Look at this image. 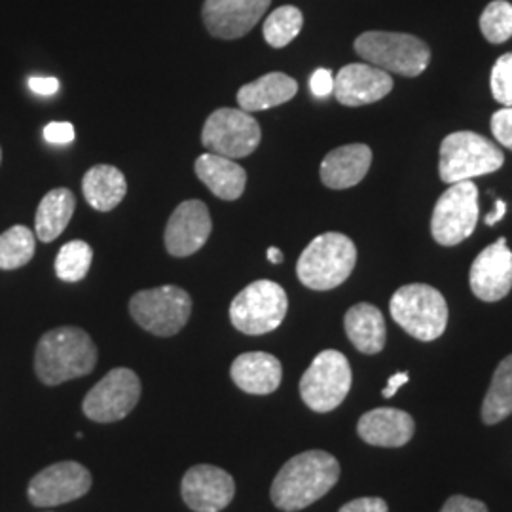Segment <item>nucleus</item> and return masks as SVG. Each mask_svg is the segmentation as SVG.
Here are the masks:
<instances>
[{
	"instance_id": "1",
	"label": "nucleus",
	"mask_w": 512,
	"mask_h": 512,
	"mask_svg": "<svg viewBox=\"0 0 512 512\" xmlns=\"http://www.w3.org/2000/svg\"><path fill=\"white\" fill-rule=\"evenodd\" d=\"M340 478V463L329 452L308 450L289 459L275 476L272 501L285 512L310 507L329 494Z\"/></svg>"
},
{
	"instance_id": "2",
	"label": "nucleus",
	"mask_w": 512,
	"mask_h": 512,
	"mask_svg": "<svg viewBox=\"0 0 512 512\" xmlns=\"http://www.w3.org/2000/svg\"><path fill=\"white\" fill-rule=\"evenodd\" d=\"M97 365L92 336L78 327H57L42 334L35 351V372L44 385L88 376Z\"/></svg>"
},
{
	"instance_id": "3",
	"label": "nucleus",
	"mask_w": 512,
	"mask_h": 512,
	"mask_svg": "<svg viewBox=\"0 0 512 512\" xmlns=\"http://www.w3.org/2000/svg\"><path fill=\"white\" fill-rule=\"evenodd\" d=\"M357 264L355 243L338 232L321 234L298 258L296 275L311 291H330L348 279Z\"/></svg>"
},
{
	"instance_id": "4",
	"label": "nucleus",
	"mask_w": 512,
	"mask_h": 512,
	"mask_svg": "<svg viewBox=\"0 0 512 512\" xmlns=\"http://www.w3.org/2000/svg\"><path fill=\"white\" fill-rule=\"evenodd\" d=\"M389 311L393 321L421 342L440 338L448 325V304L431 285H404L391 296Z\"/></svg>"
},
{
	"instance_id": "5",
	"label": "nucleus",
	"mask_w": 512,
	"mask_h": 512,
	"mask_svg": "<svg viewBox=\"0 0 512 512\" xmlns=\"http://www.w3.org/2000/svg\"><path fill=\"white\" fill-rule=\"evenodd\" d=\"M353 48L366 63L385 73L401 74L406 78L420 76L431 61V48L427 42L406 33L368 31L355 38Z\"/></svg>"
},
{
	"instance_id": "6",
	"label": "nucleus",
	"mask_w": 512,
	"mask_h": 512,
	"mask_svg": "<svg viewBox=\"0 0 512 512\" xmlns=\"http://www.w3.org/2000/svg\"><path fill=\"white\" fill-rule=\"evenodd\" d=\"M505 162L503 150L473 131H456L440 145V179L456 184L490 175Z\"/></svg>"
},
{
	"instance_id": "7",
	"label": "nucleus",
	"mask_w": 512,
	"mask_h": 512,
	"mask_svg": "<svg viewBox=\"0 0 512 512\" xmlns=\"http://www.w3.org/2000/svg\"><path fill=\"white\" fill-rule=\"evenodd\" d=\"M289 310V298L281 285L260 279L247 285L230 304L232 325L249 336L277 329Z\"/></svg>"
},
{
	"instance_id": "8",
	"label": "nucleus",
	"mask_w": 512,
	"mask_h": 512,
	"mask_svg": "<svg viewBox=\"0 0 512 512\" xmlns=\"http://www.w3.org/2000/svg\"><path fill=\"white\" fill-rule=\"evenodd\" d=\"M129 313L141 329L154 336H175L186 327L192 313V298L181 287L164 285L133 294Z\"/></svg>"
},
{
	"instance_id": "9",
	"label": "nucleus",
	"mask_w": 512,
	"mask_h": 512,
	"mask_svg": "<svg viewBox=\"0 0 512 512\" xmlns=\"http://www.w3.org/2000/svg\"><path fill=\"white\" fill-rule=\"evenodd\" d=\"M351 366L336 349L321 351L300 380V397L313 412L325 414L346 401L351 389Z\"/></svg>"
},
{
	"instance_id": "10",
	"label": "nucleus",
	"mask_w": 512,
	"mask_h": 512,
	"mask_svg": "<svg viewBox=\"0 0 512 512\" xmlns=\"http://www.w3.org/2000/svg\"><path fill=\"white\" fill-rule=\"evenodd\" d=\"M478 224V188L473 181L450 184L435 205L431 234L442 247H456Z\"/></svg>"
},
{
	"instance_id": "11",
	"label": "nucleus",
	"mask_w": 512,
	"mask_h": 512,
	"mask_svg": "<svg viewBox=\"0 0 512 512\" xmlns=\"http://www.w3.org/2000/svg\"><path fill=\"white\" fill-rule=\"evenodd\" d=\"M262 139L260 124L251 112L241 109H217L205 122L203 147L230 160L251 156Z\"/></svg>"
},
{
	"instance_id": "12",
	"label": "nucleus",
	"mask_w": 512,
	"mask_h": 512,
	"mask_svg": "<svg viewBox=\"0 0 512 512\" xmlns=\"http://www.w3.org/2000/svg\"><path fill=\"white\" fill-rule=\"evenodd\" d=\"M141 397V380L129 368H114L84 397L82 412L97 423L124 420Z\"/></svg>"
},
{
	"instance_id": "13",
	"label": "nucleus",
	"mask_w": 512,
	"mask_h": 512,
	"mask_svg": "<svg viewBox=\"0 0 512 512\" xmlns=\"http://www.w3.org/2000/svg\"><path fill=\"white\" fill-rule=\"evenodd\" d=\"M90 488L92 475L84 465L76 461H61L31 478L27 497L38 509H50L84 497Z\"/></svg>"
},
{
	"instance_id": "14",
	"label": "nucleus",
	"mask_w": 512,
	"mask_h": 512,
	"mask_svg": "<svg viewBox=\"0 0 512 512\" xmlns=\"http://www.w3.org/2000/svg\"><path fill=\"white\" fill-rule=\"evenodd\" d=\"M272 0H205L202 16L207 31L220 40H236L255 29Z\"/></svg>"
},
{
	"instance_id": "15",
	"label": "nucleus",
	"mask_w": 512,
	"mask_h": 512,
	"mask_svg": "<svg viewBox=\"0 0 512 512\" xmlns=\"http://www.w3.org/2000/svg\"><path fill=\"white\" fill-rule=\"evenodd\" d=\"M181 494L184 503L194 512H220L232 503L236 482L220 467L196 465L186 471Z\"/></svg>"
},
{
	"instance_id": "16",
	"label": "nucleus",
	"mask_w": 512,
	"mask_h": 512,
	"mask_svg": "<svg viewBox=\"0 0 512 512\" xmlns=\"http://www.w3.org/2000/svg\"><path fill=\"white\" fill-rule=\"evenodd\" d=\"M213 230L211 213L205 203L200 200L183 202L165 226V249L173 256L194 255L207 243Z\"/></svg>"
},
{
	"instance_id": "17",
	"label": "nucleus",
	"mask_w": 512,
	"mask_h": 512,
	"mask_svg": "<svg viewBox=\"0 0 512 512\" xmlns=\"http://www.w3.org/2000/svg\"><path fill=\"white\" fill-rule=\"evenodd\" d=\"M469 281L471 291L482 302H497L511 293L512 251L507 239H497L476 256Z\"/></svg>"
},
{
	"instance_id": "18",
	"label": "nucleus",
	"mask_w": 512,
	"mask_h": 512,
	"mask_svg": "<svg viewBox=\"0 0 512 512\" xmlns=\"http://www.w3.org/2000/svg\"><path fill=\"white\" fill-rule=\"evenodd\" d=\"M391 90V74L370 63H351L336 74L332 93L346 107H363L382 101Z\"/></svg>"
},
{
	"instance_id": "19",
	"label": "nucleus",
	"mask_w": 512,
	"mask_h": 512,
	"mask_svg": "<svg viewBox=\"0 0 512 512\" xmlns=\"http://www.w3.org/2000/svg\"><path fill=\"white\" fill-rule=\"evenodd\" d=\"M416 431L410 414L397 408H376L366 412L357 423V433L366 444L382 448L406 446Z\"/></svg>"
},
{
	"instance_id": "20",
	"label": "nucleus",
	"mask_w": 512,
	"mask_h": 512,
	"mask_svg": "<svg viewBox=\"0 0 512 512\" xmlns=\"http://www.w3.org/2000/svg\"><path fill=\"white\" fill-rule=\"evenodd\" d=\"M230 376L234 384L245 393L270 395L281 385L283 366L270 353L251 351L236 357L230 368Z\"/></svg>"
},
{
	"instance_id": "21",
	"label": "nucleus",
	"mask_w": 512,
	"mask_h": 512,
	"mask_svg": "<svg viewBox=\"0 0 512 512\" xmlns=\"http://www.w3.org/2000/svg\"><path fill=\"white\" fill-rule=\"evenodd\" d=\"M372 164V150L363 145L334 148L321 164V181L330 190H346L361 183Z\"/></svg>"
},
{
	"instance_id": "22",
	"label": "nucleus",
	"mask_w": 512,
	"mask_h": 512,
	"mask_svg": "<svg viewBox=\"0 0 512 512\" xmlns=\"http://www.w3.org/2000/svg\"><path fill=\"white\" fill-rule=\"evenodd\" d=\"M196 175L217 198L236 202L247 186V171L234 160L213 152H205L196 160Z\"/></svg>"
},
{
	"instance_id": "23",
	"label": "nucleus",
	"mask_w": 512,
	"mask_h": 512,
	"mask_svg": "<svg viewBox=\"0 0 512 512\" xmlns=\"http://www.w3.org/2000/svg\"><path fill=\"white\" fill-rule=\"evenodd\" d=\"M298 92L296 80L285 73H268L245 84L238 92V103L245 112L274 109L285 105Z\"/></svg>"
},
{
	"instance_id": "24",
	"label": "nucleus",
	"mask_w": 512,
	"mask_h": 512,
	"mask_svg": "<svg viewBox=\"0 0 512 512\" xmlns=\"http://www.w3.org/2000/svg\"><path fill=\"white\" fill-rule=\"evenodd\" d=\"M349 342L365 355H376L385 348L387 330L382 311L372 304H355L344 317Z\"/></svg>"
},
{
	"instance_id": "25",
	"label": "nucleus",
	"mask_w": 512,
	"mask_h": 512,
	"mask_svg": "<svg viewBox=\"0 0 512 512\" xmlns=\"http://www.w3.org/2000/svg\"><path fill=\"white\" fill-rule=\"evenodd\" d=\"M82 192L86 202L97 211H112L128 194L124 173L114 165H93L82 179Z\"/></svg>"
},
{
	"instance_id": "26",
	"label": "nucleus",
	"mask_w": 512,
	"mask_h": 512,
	"mask_svg": "<svg viewBox=\"0 0 512 512\" xmlns=\"http://www.w3.org/2000/svg\"><path fill=\"white\" fill-rule=\"evenodd\" d=\"M74 209L76 198L69 188L50 190L38 203L35 236L44 243L59 238L73 219Z\"/></svg>"
},
{
	"instance_id": "27",
	"label": "nucleus",
	"mask_w": 512,
	"mask_h": 512,
	"mask_svg": "<svg viewBox=\"0 0 512 512\" xmlns=\"http://www.w3.org/2000/svg\"><path fill=\"white\" fill-rule=\"evenodd\" d=\"M512 414V355L495 368L492 385L482 403V421L495 425Z\"/></svg>"
},
{
	"instance_id": "28",
	"label": "nucleus",
	"mask_w": 512,
	"mask_h": 512,
	"mask_svg": "<svg viewBox=\"0 0 512 512\" xmlns=\"http://www.w3.org/2000/svg\"><path fill=\"white\" fill-rule=\"evenodd\" d=\"M37 236L23 224L0 234V270H18L35 256Z\"/></svg>"
},
{
	"instance_id": "29",
	"label": "nucleus",
	"mask_w": 512,
	"mask_h": 512,
	"mask_svg": "<svg viewBox=\"0 0 512 512\" xmlns=\"http://www.w3.org/2000/svg\"><path fill=\"white\" fill-rule=\"evenodd\" d=\"M304 16L296 6H279L262 25V33L272 48H285L300 35Z\"/></svg>"
},
{
	"instance_id": "30",
	"label": "nucleus",
	"mask_w": 512,
	"mask_h": 512,
	"mask_svg": "<svg viewBox=\"0 0 512 512\" xmlns=\"http://www.w3.org/2000/svg\"><path fill=\"white\" fill-rule=\"evenodd\" d=\"M93 249L82 239L65 243L55 258V275L61 281L76 283L82 281L92 266Z\"/></svg>"
},
{
	"instance_id": "31",
	"label": "nucleus",
	"mask_w": 512,
	"mask_h": 512,
	"mask_svg": "<svg viewBox=\"0 0 512 512\" xmlns=\"http://www.w3.org/2000/svg\"><path fill=\"white\" fill-rule=\"evenodd\" d=\"M480 31L492 44H503L512 38V4L507 0H494L480 16Z\"/></svg>"
},
{
	"instance_id": "32",
	"label": "nucleus",
	"mask_w": 512,
	"mask_h": 512,
	"mask_svg": "<svg viewBox=\"0 0 512 512\" xmlns=\"http://www.w3.org/2000/svg\"><path fill=\"white\" fill-rule=\"evenodd\" d=\"M492 93L503 107H512V52L501 55L492 69Z\"/></svg>"
},
{
	"instance_id": "33",
	"label": "nucleus",
	"mask_w": 512,
	"mask_h": 512,
	"mask_svg": "<svg viewBox=\"0 0 512 512\" xmlns=\"http://www.w3.org/2000/svg\"><path fill=\"white\" fill-rule=\"evenodd\" d=\"M492 133L499 145L512 150V107L495 112L492 116Z\"/></svg>"
},
{
	"instance_id": "34",
	"label": "nucleus",
	"mask_w": 512,
	"mask_h": 512,
	"mask_svg": "<svg viewBox=\"0 0 512 512\" xmlns=\"http://www.w3.org/2000/svg\"><path fill=\"white\" fill-rule=\"evenodd\" d=\"M44 139L50 145H69L74 141V126L71 122H52L44 128Z\"/></svg>"
},
{
	"instance_id": "35",
	"label": "nucleus",
	"mask_w": 512,
	"mask_h": 512,
	"mask_svg": "<svg viewBox=\"0 0 512 512\" xmlns=\"http://www.w3.org/2000/svg\"><path fill=\"white\" fill-rule=\"evenodd\" d=\"M440 512H488V507L482 501H476L465 495H452Z\"/></svg>"
},
{
	"instance_id": "36",
	"label": "nucleus",
	"mask_w": 512,
	"mask_h": 512,
	"mask_svg": "<svg viewBox=\"0 0 512 512\" xmlns=\"http://www.w3.org/2000/svg\"><path fill=\"white\" fill-rule=\"evenodd\" d=\"M311 93L319 99L329 97L334 92V76L329 69H317L310 78Z\"/></svg>"
},
{
	"instance_id": "37",
	"label": "nucleus",
	"mask_w": 512,
	"mask_h": 512,
	"mask_svg": "<svg viewBox=\"0 0 512 512\" xmlns=\"http://www.w3.org/2000/svg\"><path fill=\"white\" fill-rule=\"evenodd\" d=\"M338 512H389V507L380 497H361L349 501Z\"/></svg>"
},
{
	"instance_id": "38",
	"label": "nucleus",
	"mask_w": 512,
	"mask_h": 512,
	"mask_svg": "<svg viewBox=\"0 0 512 512\" xmlns=\"http://www.w3.org/2000/svg\"><path fill=\"white\" fill-rule=\"evenodd\" d=\"M29 88L37 95L48 97L59 90V80L52 76H33V78H29Z\"/></svg>"
},
{
	"instance_id": "39",
	"label": "nucleus",
	"mask_w": 512,
	"mask_h": 512,
	"mask_svg": "<svg viewBox=\"0 0 512 512\" xmlns=\"http://www.w3.org/2000/svg\"><path fill=\"white\" fill-rule=\"evenodd\" d=\"M408 380H410L408 372H397V374H393V376L389 378L387 385H385L384 391H382V397H384V399L395 397L397 391H399L403 385L408 384Z\"/></svg>"
},
{
	"instance_id": "40",
	"label": "nucleus",
	"mask_w": 512,
	"mask_h": 512,
	"mask_svg": "<svg viewBox=\"0 0 512 512\" xmlns=\"http://www.w3.org/2000/svg\"><path fill=\"white\" fill-rule=\"evenodd\" d=\"M505 213H507V205H505L503 200H497V202H495L494 213H490V215L486 217V224H488V226H494L495 222H499V220L505 217Z\"/></svg>"
},
{
	"instance_id": "41",
	"label": "nucleus",
	"mask_w": 512,
	"mask_h": 512,
	"mask_svg": "<svg viewBox=\"0 0 512 512\" xmlns=\"http://www.w3.org/2000/svg\"><path fill=\"white\" fill-rule=\"evenodd\" d=\"M268 260H270L272 264H281V262H283V253H281L277 247H270V249H268Z\"/></svg>"
},
{
	"instance_id": "42",
	"label": "nucleus",
	"mask_w": 512,
	"mask_h": 512,
	"mask_svg": "<svg viewBox=\"0 0 512 512\" xmlns=\"http://www.w3.org/2000/svg\"><path fill=\"white\" fill-rule=\"evenodd\" d=\"M0 164H2V148H0Z\"/></svg>"
}]
</instances>
